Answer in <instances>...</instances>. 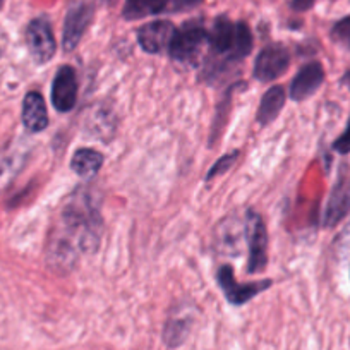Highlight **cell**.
Returning <instances> with one entry per match:
<instances>
[{"mask_svg": "<svg viewBox=\"0 0 350 350\" xmlns=\"http://www.w3.org/2000/svg\"><path fill=\"white\" fill-rule=\"evenodd\" d=\"M245 241L249 249L247 271L249 273H259L268 265V232L267 225L262 221L261 215L249 210L244 218Z\"/></svg>", "mask_w": 350, "mask_h": 350, "instance_id": "cell-1", "label": "cell"}, {"mask_svg": "<svg viewBox=\"0 0 350 350\" xmlns=\"http://www.w3.org/2000/svg\"><path fill=\"white\" fill-rule=\"evenodd\" d=\"M204 43H208L206 29L196 23H187L175 31L168 52L177 62H193L200 57Z\"/></svg>", "mask_w": 350, "mask_h": 350, "instance_id": "cell-2", "label": "cell"}, {"mask_svg": "<svg viewBox=\"0 0 350 350\" xmlns=\"http://www.w3.org/2000/svg\"><path fill=\"white\" fill-rule=\"evenodd\" d=\"M288 64H291L288 50L280 43H271L259 52L252 74L261 83H270V81L278 79L288 69Z\"/></svg>", "mask_w": 350, "mask_h": 350, "instance_id": "cell-3", "label": "cell"}, {"mask_svg": "<svg viewBox=\"0 0 350 350\" xmlns=\"http://www.w3.org/2000/svg\"><path fill=\"white\" fill-rule=\"evenodd\" d=\"M26 45L36 64H46L55 55V36L45 18H36L26 28Z\"/></svg>", "mask_w": 350, "mask_h": 350, "instance_id": "cell-4", "label": "cell"}, {"mask_svg": "<svg viewBox=\"0 0 350 350\" xmlns=\"http://www.w3.org/2000/svg\"><path fill=\"white\" fill-rule=\"evenodd\" d=\"M218 285H220L221 292L225 294L227 301L232 306H242L245 302L251 301L252 297H256L258 294H261L262 291L270 288L271 282L262 280V282H252V284H237L234 277V270L230 267H221L218 271Z\"/></svg>", "mask_w": 350, "mask_h": 350, "instance_id": "cell-5", "label": "cell"}, {"mask_svg": "<svg viewBox=\"0 0 350 350\" xmlns=\"http://www.w3.org/2000/svg\"><path fill=\"white\" fill-rule=\"evenodd\" d=\"M93 5L86 2L72 5L67 11L66 21H64V35H62V46L66 52H72L79 45L84 31L88 29L90 23L93 19Z\"/></svg>", "mask_w": 350, "mask_h": 350, "instance_id": "cell-6", "label": "cell"}, {"mask_svg": "<svg viewBox=\"0 0 350 350\" xmlns=\"http://www.w3.org/2000/svg\"><path fill=\"white\" fill-rule=\"evenodd\" d=\"M77 102V74L70 66H62L52 84V103L59 112H70Z\"/></svg>", "mask_w": 350, "mask_h": 350, "instance_id": "cell-7", "label": "cell"}, {"mask_svg": "<svg viewBox=\"0 0 350 350\" xmlns=\"http://www.w3.org/2000/svg\"><path fill=\"white\" fill-rule=\"evenodd\" d=\"M175 28L170 21H153L141 26L137 31V42L141 49L148 53H160L165 49H170V43L174 40Z\"/></svg>", "mask_w": 350, "mask_h": 350, "instance_id": "cell-8", "label": "cell"}, {"mask_svg": "<svg viewBox=\"0 0 350 350\" xmlns=\"http://www.w3.org/2000/svg\"><path fill=\"white\" fill-rule=\"evenodd\" d=\"M325 81V69L319 62H309L295 74L291 84V98L295 102L309 98L319 90Z\"/></svg>", "mask_w": 350, "mask_h": 350, "instance_id": "cell-9", "label": "cell"}, {"mask_svg": "<svg viewBox=\"0 0 350 350\" xmlns=\"http://www.w3.org/2000/svg\"><path fill=\"white\" fill-rule=\"evenodd\" d=\"M350 211V175L342 174L333 186L325 210V225L335 227Z\"/></svg>", "mask_w": 350, "mask_h": 350, "instance_id": "cell-10", "label": "cell"}, {"mask_svg": "<svg viewBox=\"0 0 350 350\" xmlns=\"http://www.w3.org/2000/svg\"><path fill=\"white\" fill-rule=\"evenodd\" d=\"M23 124L29 133H42L49 127V112L42 93L29 92L23 100Z\"/></svg>", "mask_w": 350, "mask_h": 350, "instance_id": "cell-11", "label": "cell"}, {"mask_svg": "<svg viewBox=\"0 0 350 350\" xmlns=\"http://www.w3.org/2000/svg\"><path fill=\"white\" fill-rule=\"evenodd\" d=\"M193 326V312L189 311H177L167 319L163 328V342L170 349H177L187 340Z\"/></svg>", "mask_w": 350, "mask_h": 350, "instance_id": "cell-12", "label": "cell"}, {"mask_svg": "<svg viewBox=\"0 0 350 350\" xmlns=\"http://www.w3.org/2000/svg\"><path fill=\"white\" fill-rule=\"evenodd\" d=\"M235 38V23L230 19L221 16L215 21L211 31H208V45H210L211 52L218 53V55H230L232 45H234Z\"/></svg>", "mask_w": 350, "mask_h": 350, "instance_id": "cell-13", "label": "cell"}, {"mask_svg": "<svg viewBox=\"0 0 350 350\" xmlns=\"http://www.w3.org/2000/svg\"><path fill=\"white\" fill-rule=\"evenodd\" d=\"M285 100H287V95H285L284 88L271 86L261 98L258 113H256V120L261 126H268V124L273 122L278 113L282 112V109H284Z\"/></svg>", "mask_w": 350, "mask_h": 350, "instance_id": "cell-14", "label": "cell"}, {"mask_svg": "<svg viewBox=\"0 0 350 350\" xmlns=\"http://www.w3.org/2000/svg\"><path fill=\"white\" fill-rule=\"evenodd\" d=\"M103 161H105L103 153L93 150V148H81L72 154L70 168L79 177H93L103 167Z\"/></svg>", "mask_w": 350, "mask_h": 350, "instance_id": "cell-15", "label": "cell"}, {"mask_svg": "<svg viewBox=\"0 0 350 350\" xmlns=\"http://www.w3.org/2000/svg\"><path fill=\"white\" fill-rule=\"evenodd\" d=\"M168 0H127L124 5V18L141 19L146 16L158 14L167 8Z\"/></svg>", "mask_w": 350, "mask_h": 350, "instance_id": "cell-16", "label": "cell"}, {"mask_svg": "<svg viewBox=\"0 0 350 350\" xmlns=\"http://www.w3.org/2000/svg\"><path fill=\"white\" fill-rule=\"evenodd\" d=\"M252 50V33L245 23H235V38L232 45L230 60H242L251 53Z\"/></svg>", "mask_w": 350, "mask_h": 350, "instance_id": "cell-17", "label": "cell"}, {"mask_svg": "<svg viewBox=\"0 0 350 350\" xmlns=\"http://www.w3.org/2000/svg\"><path fill=\"white\" fill-rule=\"evenodd\" d=\"M332 38L343 49L350 50V18L342 19L332 29Z\"/></svg>", "mask_w": 350, "mask_h": 350, "instance_id": "cell-18", "label": "cell"}, {"mask_svg": "<svg viewBox=\"0 0 350 350\" xmlns=\"http://www.w3.org/2000/svg\"><path fill=\"white\" fill-rule=\"evenodd\" d=\"M237 157H239V151H234V153L225 154V157H221L220 160H218L217 163H215L213 167L210 168V172H208V175H206V180H211V179H213V177H217V175L225 174V172H227L228 168H230L232 165H234V161L237 160Z\"/></svg>", "mask_w": 350, "mask_h": 350, "instance_id": "cell-19", "label": "cell"}, {"mask_svg": "<svg viewBox=\"0 0 350 350\" xmlns=\"http://www.w3.org/2000/svg\"><path fill=\"white\" fill-rule=\"evenodd\" d=\"M333 148H335V151H338V153L342 154L349 153L350 151V120H349V126H347V129L343 131L342 136L333 143Z\"/></svg>", "mask_w": 350, "mask_h": 350, "instance_id": "cell-20", "label": "cell"}, {"mask_svg": "<svg viewBox=\"0 0 350 350\" xmlns=\"http://www.w3.org/2000/svg\"><path fill=\"white\" fill-rule=\"evenodd\" d=\"M201 2L203 0H174V9L175 11H184V9H191Z\"/></svg>", "mask_w": 350, "mask_h": 350, "instance_id": "cell-21", "label": "cell"}, {"mask_svg": "<svg viewBox=\"0 0 350 350\" xmlns=\"http://www.w3.org/2000/svg\"><path fill=\"white\" fill-rule=\"evenodd\" d=\"M292 9L299 12H304L314 5V0H292Z\"/></svg>", "mask_w": 350, "mask_h": 350, "instance_id": "cell-22", "label": "cell"}, {"mask_svg": "<svg viewBox=\"0 0 350 350\" xmlns=\"http://www.w3.org/2000/svg\"><path fill=\"white\" fill-rule=\"evenodd\" d=\"M343 84H345V86L350 90V70L345 74V77H343Z\"/></svg>", "mask_w": 350, "mask_h": 350, "instance_id": "cell-23", "label": "cell"}, {"mask_svg": "<svg viewBox=\"0 0 350 350\" xmlns=\"http://www.w3.org/2000/svg\"><path fill=\"white\" fill-rule=\"evenodd\" d=\"M2 4H4V0H0V9H2Z\"/></svg>", "mask_w": 350, "mask_h": 350, "instance_id": "cell-24", "label": "cell"}]
</instances>
